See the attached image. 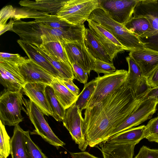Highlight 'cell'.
<instances>
[{"mask_svg": "<svg viewBox=\"0 0 158 158\" xmlns=\"http://www.w3.org/2000/svg\"><path fill=\"white\" fill-rule=\"evenodd\" d=\"M66 1L64 0H36L35 1L24 0L20 1L19 4L21 6L31 10L56 15Z\"/></svg>", "mask_w": 158, "mask_h": 158, "instance_id": "obj_22", "label": "cell"}, {"mask_svg": "<svg viewBox=\"0 0 158 158\" xmlns=\"http://www.w3.org/2000/svg\"><path fill=\"white\" fill-rule=\"evenodd\" d=\"M63 124L69 131L72 138L79 149L84 151L88 144L84 133V119L81 111L75 103L66 110Z\"/></svg>", "mask_w": 158, "mask_h": 158, "instance_id": "obj_9", "label": "cell"}, {"mask_svg": "<svg viewBox=\"0 0 158 158\" xmlns=\"http://www.w3.org/2000/svg\"><path fill=\"white\" fill-rule=\"evenodd\" d=\"M27 59L26 57L21 56L18 54H11L4 52H1L0 53V61H8L17 65L22 63Z\"/></svg>", "mask_w": 158, "mask_h": 158, "instance_id": "obj_38", "label": "cell"}, {"mask_svg": "<svg viewBox=\"0 0 158 158\" xmlns=\"http://www.w3.org/2000/svg\"><path fill=\"white\" fill-rule=\"evenodd\" d=\"M71 66L76 79L81 83L86 84L88 79V74L76 63L72 64Z\"/></svg>", "mask_w": 158, "mask_h": 158, "instance_id": "obj_39", "label": "cell"}, {"mask_svg": "<svg viewBox=\"0 0 158 158\" xmlns=\"http://www.w3.org/2000/svg\"><path fill=\"white\" fill-rule=\"evenodd\" d=\"M99 75L102 73L104 75L110 74L114 73L116 68L112 63H109L99 59H95L94 68L93 70Z\"/></svg>", "mask_w": 158, "mask_h": 158, "instance_id": "obj_36", "label": "cell"}, {"mask_svg": "<svg viewBox=\"0 0 158 158\" xmlns=\"http://www.w3.org/2000/svg\"><path fill=\"white\" fill-rule=\"evenodd\" d=\"M40 30L39 24L35 20L25 22L19 19L15 21L12 31L15 33L23 40L31 44L40 45L42 41Z\"/></svg>", "mask_w": 158, "mask_h": 158, "instance_id": "obj_19", "label": "cell"}, {"mask_svg": "<svg viewBox=\"0 0 158 158\" xmlns=\"http://www.w3.org/2000/svg\"><path fill=\"white\" fill-rule=\"evenodd\" d=\"M50 86L53 89L58 101L66 110L76 102L78 96L72 93L59 78L54 77Z\"/></svg>", "mask_w": 158, "mask_h": 158, "instance_id": "obj_27", "label": "cell"}, {"mask_svg": "<svg viewBox=\"0 0 158 158\" xmlns=\"http://www.w3.org/2000/svg\"><path fill=\"white\" fill-rule=\"evenodd\" d=\"M98 7V0H66L56 15L72 24H84Z\"/></svg>", "mask_w": 158, "mask_h": 158, "instance_id": "obj_6", "label": "cell"}, {"mask_svg": "<svg viewBox=\"0 0 158 158\" xmlns=\"http://www.w3.org/2000/svg\"><path fill=\"white\" fill-rule=\"evenodd\" d=\"M45 49L57 59L70 64L65 50L60 41H50L42 43Z\"/></svg>", "mask_w": 158, "mask_h": 158, "instance_id": "obj_32", "label": "cell"}, {"mask_svg": "<svg viewBox=\"0 0 158 158\" xmlns=\"http://www.w3.org/2000/svg\"><path fill=\"white\" fill-rule=\"evenodd\" d=\"M17 42L27 55L28 59L41 67L54 77L62 79L57 70L37 50L33 44L22 40H18Z\"/></svg>", "mask_w": 158, "mask_h": 158, "instance_id": "obj_20", "label": "cell"}, {"mask_svg": "<svg viewBox=\"0 0 158 158\" xmlns=\"http://www.w3.org/2000/svg\"><path fill=\"white\" fill-rule=\"evenodd\" d=\"M48 85L41 83H26L23 90L24 94L48 116H52V110L45 94Z\"/></svg>", "mask_w": 158, "mask_h": 158, "instance_id": "obj_17", "label": "cell"}, {"mask_svg": "<svg viewBox=\"0 0 158 158\" xmlns=\"http://www.w3.org/2000/svg\"><path fill=\"white\" fill-rule=\"evenodd\" d=\"M0 156L7 158L11 154V139L0 120Z\"/></svg>", "mask_w": 158, "mask_h": 158, "instance_id": "obj_33", "label": "cell"}, {"mask_svg": "<svg viewBox=\"0 0 158 158\" xmlns=\"http://www.w3.org/2000/svg\"><path fill=\"white\" fill-rule=\"evenodd\" d=\"M0 83L8 90L20 92L26 83L18 65L6 61H0Z\"/></svg>", "mask_w": 158, "mask_h": 158, "instance_id": "obj_12", "label": "cell"}, {"mask_svg": "<svg viewBox=\"0 0 158 158\" xmlns=\"http://www.w3.org/2000/svg\"><path fill=\"white\" fill-rule=\"evenodd\" d=\"M12 158H29L26 146L24 131L19 125L15 126L11 139Z\"/></svg>", "mask_w": 158, "mask_h": 158, "instance_id": "obj_28", "label": "cell"}, {"mask_svg": "<svg viewBox=\"0 0 158 158\" xmlns=\"http://www.w3.org/2000/svg\"><path fill=\"white\" fill-rule=\"evenodd\" d=\"M84 41L86 48L94 58L107 63H112L107 51L89 28L85 29Z\"/></svg>", "mask_w": 158, "mask_h": 158, "instance_id": "obj_23", "label": "cell"}, {"mask_svg": "<svg viewBox=\"0 0 158 158\" xmlns=\"http://www.w3.org/2000/svg\"><path fill=\"white\" fill-rule=\"evenodd\" d=\"M60 81L74 94L78 96L80 92L79 89L74 84L71 80H64L60 79Z\"/></svg>", "mask_w": 158, "mask_h": 158, "instance_id": "obj_41", "label": "cell"}, {"mask_svg": "<svg viewBox=\"0 0 158 158\" xmlns=\"http://www.w3.org/2000/svg\"><path fill=\"white\" fill-rule=\"evenodd\" d=\"M148 81L152 88L158 87V66L148 78Z\"/></svg>", "mask_w": 158, "mask_h": 158, "instance_id": "obj_42", "label": "cell"}, {"mask_svg": "<svg viewBox=\"0 0 158 158\" xmlns=\"http://www.w3.org/2000/svg\"><path fill=\"white\" fill-rule=\"evenodd\" d=\"M137 99L126 83L84 113L83 131L88 146L94 147L109 139L111 132L135 109Z\"/></svg>", "mask_w": 158, "mask_h": 158, "instance_id": "obj_1", "label": "cell"}, {"mask_svg": "<svg viewBox=\"0 0 158 158\" xmlns=\"http://www.w3.org/2000/svg\"><path fill=\"white\" fill-rule=\"evenodd\" d=\"M129 56L139 66L143 76L148 78L158 66V52L145 48L130 51Z\"/></svg>", "mask_w": 158, "mask_h": 158, "instance_id": "obj_18", "label": "cell"}, {"mask_svg": "<svg viewBox=\"0 0 158 158\" xmlns=\"http://www.w3.org/2000/svg\"><path fill=\"white\" fill-rule=\"evenodd\" d=\"M22 94L6 90L0 97V120L4 125L15 126L22 122Z\"/></svg>", "mask_w": 158, "mask_h": 158, "instance_id": "obj_5", "label": "cell"}, {"mask_svg": "<svg viewBox=\"0 0 158 158\" xmlns=\"http://www.w3.org/2000/svg\"><path fill=\"white\" fill-rule=\"evenodd\" d=\"M150 98H156L158 102V87L151 88L144 96L142 100Z\"/></svg>", "mask_w": 158, "mask_h": 158, "instance_id": "obj_44", "label": "cell"}, {"mask_svg": "<svg viewBox=\"0 0 158 158\" xmlns=\"http://www.w3.org/2000/svg\"><path fill=\"white\" fill-rule=\"evenodd\" d=\"M45 94L52 110V116L57 121H63L66 110L58 101L53 89L50 86L46 87Z\"/></svg>", "mask_w": 158, "mask_h": 158, "instance_id": "obj_30", "label": "cell"}, {"mask_svg": "<svg viewBox=\"0 0 158 158\" xmlns=\"http://www.w3.org/2000/svg\"><path fill=\"white\" fill-rule=\"evenodd\" d=\"M0 158H5L3 157V156H0Z\"/></svg>", "mask_w": 158, "mask_h": 158, "instance_id": "obj_47", "label": "cell"}, {"mask_svg": "<svg viewBox=\"0 0 158 158\" xmlns=\"http://www.w3.org/2000/svg\"><path fill=\"white\" fill-rule=\"evenodd\" d=\"M158 104L154 98H148L141 100L133 112L110 133L109 138L114 135L139 125L151 118L156 110Z\"/></svg>", "mask_w": 158, "mask_h": 158, "instance_id": "obj_8", "label": "cell"}, {"mask_svg": "<svg viewBox=\"0 0 158 158\" xmlns=\"http://www.w3.org/2000/svg\"><path fill=\"white\" fill-rule=\"evenodd\" d=\"M41 30L42 43L50 41H84L86 28L84 24L76 28L68 30L52 28L39 23Z\"/></svg>", "mask_w": 158, "mask_h": 158, "instance_id": "obj_15", "label": "cell"}, {"mask_svg": "<svg viewBox=\"0 0 158 158\" xmlns=\"http://www.w3.org/2000/svg\"><path fill=\"white\" fill-rule=\"evenodd\" d=\"M139 0H98L99 7L115 21L124 25L132 17Z\"/></svg>", "mask_w": 158, "mask_h": 158, "instance_id": "obj_11", "label": "cell"}, {"mask_svg": "<svg viewBox=\"0 0 158 158\" xmlns=\"http://www.w3.org/2000/svg\"><path fill=\"white\" fill-rule=\"evenodd\" d=\"M23 110L28 116L35 129L33 134L40 135L45 141L58 149L65 145L53 132L45 120L41 110L30 99L23 98Z\"/></svg>", "mask_w": 158, "mask_h": 158, "instance_id": "obj_4", "label": "cell"}, {"mask_svg": "<svg viewBox=\"0 0 158 158\" xmlns=\"http://www.w3.org/2000/svg\"><path fill=\"white\" fill-rule=\"evenodd\" d=\"M127 74L126 70L120 69L102 76L98 75L95 79L97 82L96 86L86 108L92 107L121 86L126 81Z\"/></svg>", "mask_w": 158, "mask_h": 158, "instance_id": "obj_7", "label": "cell"}, {"mask_svg": "<svg viewBox=\"0 0 158 158\" xmlns=\"http://www.w3.org/2000/svg\"><path fill=\"white\" fill-rule=\"evenodd\" d=\"M89 19L100 24L128 51L145 48L138 37L129 31L124 25L113 20L100 7L94 9L90 14Z\"/></svg>", "mask_w": 158, "mask_h": 158, "instance_id": "obj_2", "label": "cell"}, {"mask_svg": "<svg viewBox=\"0 0 158 158\" xmlns=\"http://www.w3.org/2000/svg\"><path fill=\"white\" fill-rule=\"evenodd\" d=\"M71 64L76 63L89 75L94 68V58L86 48L84 41H60Z\"/></svg>", "mask_w": 158, "mask_h": 158, "instance_id": "obj_10", "label": "cell"}, {"mask_svg": "<svg viewBox=\"0 0 158 158\" xmlns=\"http://www.w3.org/2000/svg\"><path fill=\"white\" fill-rule=\"evenodd\" d=\"M133 15L145 17L149 21L150 29L138 37L145 48L158 52V0H139Z\"/></svg>", "mask_w": 158, "mask_h": 158, "instance_id": "obj_3", "label": "cell"}, {"mask_svg": "<svg viewBox=\"0 0 158 158\" xmlns=\"http://www.w3.org/2000/svg\"><path fill=\"white\" fill-rule=\"evenodd\" d=\"M128 65V71L126 83L133 91L136 98L142 100L151 88L148 78L143 77L139 66L130 56L126 58Z\"/></svg>", "mask_w": 158, "mask_h": 158, "instance_id": "obj_13", "label": "cell"}, {"mask_svg": "<svg viewBox=\"0 0 158 158\" xmlns=\"http://www.w3.org/2000/svg\"><path fill=\"white\" fill-rule=\"evenodd\" d=\"M151 142H155L158 143V138L152 140Z\"/></svg>", "mask_w": 158, "mask_h": 158, "instance_id": "obj_46", "label": "cell"}, {"mask_svg": "<svg viewBox=\"0 0 158 158\" xmlns=\"http://www.w3.org/2000/svg\"><path fill=\"white\" fill-rule=\"evenodd\" d=\"M124 25L129 31L138 37L148 31L151 28L149 21L143 17H132Z\"/></svg>", "mask_w": 158, "mask_h": 158, "instance_id": "obj_29", "label": "cell"}, {"mask_svg": "<svg viewBox=\"0 0 158 158\" xmlns=\"http://www.w3.org/2000/svg\"><path fill=\"white\" fill-rule=\"evenodd\" d=\"M145 128V125L132 127L114 135L105 141L111 143H136L137 144L143 139Z\"/></svg>", "mask_w": 158, "mask_h": 158, "instance_id": "obj_24", "label": "cell"}, {"mask_svg": "<svg viewBox=\"0 0 158 158\" xmlns=\"http://www.w3.org/2000/svg\"><path fill=\"white\" fill-rule=\"evenodd\" d=\"M32 44L57 70L61 76V79L73 80L75 77L70 64L61 61L51 55L45 49L42 44L39 45L35 43Z\"/></svg>", "mask_w": 158, "mask_h": 158, "instance_id": "obj_25", "label": "cell"}, {"mask_svg": "<svg viewBox=\"0 0 158 158\" xmlns=\"http://www.w3.org/2000/svg\"><path fill=\"white\" fill-rule=\"evenodd\" d=\"M87 21L89 28L104 47L111 62L118 53L124 50L128 51L111 33L100 24L89 19Z\"/></svg>", "mask_w": 158, "mask_h": 158, "instance_id": "obj_14", "label": "cell"}, {"mask_svg": "<svg viewBox=\"0 0 158 158\" xmlns=\"http://www.w3.org/2000/svg\"><path fill=\"white\" fill-rule=\"evenodd\" d=\"M136 144L111 143L105 141L99 145L103 158H133Z\"/></svg>", "mask_w": 158, "mask_h": 158, "instance_id": "obj_21", "label": "cell"}, {"mask_svg": "<svg viewBox=\"0 0 158 158\" xmlns=\"http://www.w3.org/2000/svg\"><path fill=\"white\" fill-rule=\"evenodd\" d=\"M33 18L37 22L48 27L65 30L77 28L82 24L73 25L57 15L49 14L38 11H37Z\"/></svg>", "mask_w": 158, "mask_h": 158, "instance_id": "obj_26", "label": "cell"}, {"mask_svg": "<svg viewBox=\"0 0 158 158\" xmlns=\"http://www.w3.org/2000/svg\"><path fill=\"white\" fill-rule=\"evenodd\" d=\"M15 20L11 19L9 22L2 29L0 30V35L7 31H12Z\"/></svg>", "mask_w": 158, "mask_h": 158, "instance_id": "obj_45", "label": "cell"}, {"mask_svg": "<svg viewBox=\"0 0 158 158\" xmlns=\"http://www.w3.org/2000/svg\"><path fill=\"white\" fill-rule=\"evenodd\" d=\"M25 138L29 158H48L31 139L28 131H24Z\"/></svg>", "mask_w": 158, "mask_h": 158, "instance_id": "obj_34", "label": "cell"}, {"mask_svg": "<svg viewBox=\"0 0 158 158\" xmlns=\"http://www.w3.org/2000/svg\"><path fill=\"white\" fill-rule=\"evenodd\" d=\"M16 9L11 5H9L3 7L0 11V30L6 25L7 20L10 18H14L15 15Z\"/></svg>", "mask_w": 158, "mask_h": 158, "instance_id": "obj_37", "label": "cell"}, {"mask_svg": "<svg viewBox=\"0 0 158 158\" xmlns=\"http://www.w3.org/2000/svg\"><path fill=\"white\" fill-rule=\"evenodd\" d=\"M70 153L72 158H99L85 151Z\"/></svg>", "mask_w": 158, "mask_h": 158, "instance_id": "obj_43", "label": "cell"}, {"mask_svg": "<svg viewBox=\"0 0 158 158\" xmlns=\"http://www.w3.org/2000/svg\"><path fill=\"white\" fill-rule=\"evenodd\" d=\"M143 137L150 142L158 138V114L156 117L150 120L145 126Z\"/></svg>", "mask_w": 158, "mask_h": 158, "instance_id": "obj_35", "label": "cell"}, {"mask_svg": "<svg viewBox=\"0 0 158 158\" xmlns=\"http://www.w3.org/2000/svg\"><path fill=\"white\" fill-rule=\"evenodd\" d=\"M18 65L26 83H41L50 85L54 77L32 60L27 59Z\"/></svg>", "mask_w": 158, "mask_h": 158, "instance_id": "obj_16", "label": "cell"}, {"mask_svg": "<svg viewBox=\"0 0 158 158\" xmlns=\"http://www.w3.org/2000/svg\"><path fill=\"white\" fill-rule=\"evenodd\" d=\"M97 85L95 79L85 84L84 89L79 94L75 103L76 105L82 111L86 108L88 103L94 93Z\"/></svg>", "mask_w": 158, "mask_h": 158, "instance_id": "obj_31", "label": "cell"}, {"mask_svg": "<svg viewBox=\"0 0 158 158\" xmlns=\"http://www.w3.org/2000/svg\"><path fill=\"white\" fill-rule=\"evenodd\" d=\"M134 158H158V149H151L143 146Z\"/></svg>", "mask_w": 158, "mask_h": 158, "instance_id": "obj_40", "label": "cell"}]
</instances>
